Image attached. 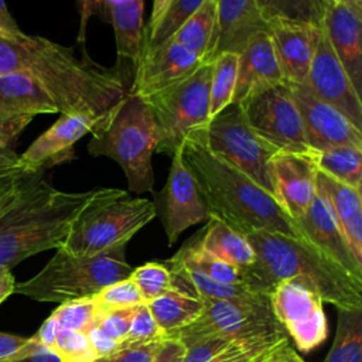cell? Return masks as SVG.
Segmentation results:
<instances>
[{"label": "cell", "mask_w": 362, "mask_h": 362, "mask_svg": "<svg viewBox=\"0 0 362 362\" xmlns=\"http://www.w3.org/2000/svg\"><path fill=\"white\" fill-rule=\"evenodd\" d=\"M10 59L11 72L30 74L61 115H85L105 122L127 93L115 71L88 58L79 61L71 48L40 35L24 33L10 40Z\"/></svg>", "instance_id": "6da1fadb"}, {"label": "cell", "mask_w": 362, "mask_h": 362, "mask_svg": "<svg viewBox=\"0 0 362 362\" xmlns=\"http://www.w3.org/2000/svg\"><path fill=\"white\" fill-rule=\"evenodd\" d=\"M180 154L199 187L211 216L243 236L266 230L304 238L297 222L272 195L242 171L214 156L195 134L187 136Z\"/></svg>", "instance_id": "7a4b0ae2"}, {"label": "cell", "mask_w": 362, "mask_h": 362, "mask_svg": "<svg viewBox=\"0 0 362 362\" xmlns=\"http://www.w3.org/2000/svg\"><path fill=\"white\" fill-rule=\"evenodd\" d=\"M255 262L242 269L243 286L270 296L288 279L308 281L321 300L337 310H362V280L349 274L305 238L257 230L246 235Z\"/></svg>", "instance_id": "3957f363"}, {"label": "cell", "mask_w": 362, "mask_h": 362, "mask_svg": "<svg viewBox=\"0 0 362 362\" xmlns=\"http://www.w3.org/2000/svg\"><path fill=\"white\" fill-rule=\"evenodd\" d=\"M93 194L59 191L42 173L25 175L0 215V267L11 269L33 255L62 247L72 221Z\"/></svg>", "instance_id": "277c9868"}, {"label": "cell", "mask_w": 362, "mask_h": 362, "mask_svg": "<svg viewBox=\"0 0 362 362\" xmlns=\"http://www.w3.org/2000/svg\"><path fill=\"white\" fill-rule=\"evenodd\" d=\"M157 147L156 122L146 99L126 93L117 107L92 132L89 154L115 160L132 192H153V153Z\"/></svg>", "instance_id": "5b68a950"}, {"label": "cell", "mask_w": 362, "mask_h": 362, "mask_svg": "<svg viewBox=\"0 0 362 362\" xmlns=\"http://www.w3.org/2000/svg\"><path fill=\"white\" fill-rule=\"evenodd\" d=\"M133 269L126 260V245L92 256L71 255L59 247L34 277L16 284L14 293L59 304L93 298L105 287L129 279Z\"/></svg>", "instance_id": "8992f818"}, {"label": "cell", "mask_w": 362, "mask_h": 362, "mask_svg": "<svg viewBox=\"0 0 362 362\" xmlns=\"http://www.w3.org/2000/svg\"><path fill=\"white\" fill-rule=\"evenodd\" d=\"M156 216L150 199L133 198L119 188L95 189L72 221L62 249L76 256H92L124 246Z\"/></svg>", "instance_id": "52a82bcc"}, {"label": "cell", "mask_w": 362, "mask_h": 362, "mask_svg": "<svg viewBox=\"0 0 362 362\" xmlns=\"http://www.w3.org/2000/svg\"><path fill=\"white\" fill-rule=\"evenodd\" d=\"M221 160L233 165L277 202L272 163L279 153L247 123L239 103H232L191 132Z\"/></svg>", "instance_id": "ba28073f"}, {"label": "cell", "mask_w": 362, "mask_h": 362, "mask_svg": "<svg viewBox=\"0 0 362 362\" xmlns=\"http://www.w3.org/2000/svg\"><path fill=\"white\" fill-rule=\"evenodd\" d=\"M211 64L201 65L187 79L150 96L156 130L157 153L174 156L187 136L209 120Z\"/></svg>", "instance_id": "9c48e42d"}, {"label": "cell", "mask_w": 362, "mask_h": 362, "mask_svg": "<svg viewBox=\"0 0 362 362\" xmlns=\"http://www.w3.org/2000/svg\"><path fill=\"white\" fill-rule=\"evenodd\" d=\"M201 315L189 325L173 332L168 338L178 339L184 346L201 339L218 338L228 342L257 341L287 337L276 320L269 301L202 300Z\"/></svg>", "instance_id": "30bf717a"}, {"label": "cell", "mask_w": 362, "mask_h": 362, "mask_svg": "<svg viewBox=\"0 0 362 362\" xmlns=\"http://www.w3.org/2000/svg\"><path fill=\"white\" fill-rule=\"evenodd\" d=\"M249 126L281 153L307 154L301 117L290 85L284 81L247 95L240 103Z\"/></svg>", "instance_id": "8fae6325"}, {"label": "cell", "mask_w": 362, "mask_h": 362, "mask_svg": "<svg viewBox=\"0 0 362 362\" xmlns=\"http://www.w3.org/2000/svg\"><path fill=\"white\" fill-rule=\"evenodd\" d=\"M273 314L300 352H311L328 335L322 300L305 280L288 279L269 296Z\"/></svg>", "instance_id": "7c38bea8"}, {"label": "cell", "mask_w": 362, "mask_h": 362, "mask_svg": "<svg viewBox=\"0 0 362 362\" xmlns=\"http://www.w3.org/2000/svg\"><path fill=\"white\" fill-rule=\"evenodd\" d=\"M262 4L267 16V34L284 81L304 85L320 38L321 16L317 20L296 18L274 10L269 1Z\"/></svg>", "instance_id": "4fadbf2b"}, {"label": "cell", "mask_w": 362, "mask_h": 362, "mask_svg": "<svg viewBox=\"0 0 362 362\" xmlns=\"http://www.w3.org/2000/svg\"><path fill=\"white\" fill-rule=\"evenodd\" d=\"M154 206L164 226L168 246H173L185 229L211 216L199 187L181 160L180 150L171 156L168 177L163 189L156 194Z\"/></svg>", "instance_id": "5bb4252c"}, {"label": "cell", "mask_w": 362, "mask_h": 362, "mask_svg": "<svg viewBox=\"0 0 362 362\" xmlns=\"http://www.w3.org/2000/svg\"><path fill=\"white\" fill-rule=\"evenodd\" d=\"M304 85L314 96L339 110L362 130V96L355 90L348 74L337 58L322 20L320 38Z\"/></svg>", "instance_id": "9a60e30c"}, {"label": "cell", "mask_w": 362, "mask_h": 362, "mask_svg": "<svg viewBox=\"0 0 362 362\" xmlns=\"http://www.w3.org/2000/svg\"><path fill=\"white\" fill-rule=\"evenodd\" d=\"M58 113L42 86L27 72L0 75V141L10 146L38 115Z\"/></svg>", "instance_id": "2e32d148"}, {"label": "cell", "mask_w": 362, "mask_h": 362, "mask_svg": "<svg viewBox=\"0 0 362 362\" xmlns=\"http://www.w3.org/2000/svg\"><path fill=\"white\" fill-rule=\"evenodd\" d=\"M288 85L301 117L307 144L313 151L338 146L362 147V130L348 117L314 96L305 85Z\"/></svg>", "instance_id": "e0dca14e"}, {"label": "cell", "mask_w": 362, "mask_h": 362, "mask_svg": "<svg viewBox=\"0 0 362 362\" xmlns=\"http://www.w3.org/2000/svg\"><path fill=\"white\" fill-rule=\"evenodd\" d=\"M321 20L337 58L362 96V1L325 0Z\"/></svg>", "instance_id": "ac0fdd59"}, {"label": "cell", "mask_w": 362, "mask_h": 362, "mask_svg": "<svg viewBox=\"0 0 362 362\" xmlns=\"http://www.w3.org/2000/svg\"><path fill=\"white\" fill-rule=\"evenodd\" d=\"M102 122L85 115H61L59 119L31 146L20 154L24 171L42 173L47 168L74 158V144L86 133H92Z\"/></svg>", "instance_id": "d6986e66"}, {"label": "cell", "mask_w": 362, "mask_h": 362, "mask_svg": "<svg viewBox=\"0 0 362 362\" xmlns=\"http://www.w3.org/2000/svg\"><path fill=\"white\" fill-rule=\"evenodd\" d=\"M202 61L184 47L168 42L148 57L140 59L134 69L132 95L147 99L191 76Z\"/></svg>", "instance_id": "ffe728a7"}, {"label": "cell", "mask_w": 362, "mask_h": 362, "mask_svg": "<svg viewBox=\"0 0 362 362\" xmlns=\"http://www.w3.org/2000/svg\"><path fill=\"white\" fill-rule=\"evenodd\" d=\"M272 170L279 204L297 222L317 195V167L311 153L279 151L273 158Z\"/></svg>", "instance_id": "44dd1931"}, {"label": "cell", "mask_w": 362, "mask_h": 362, "mask_svg": "<svg viewBox=\"0 0 362 362\" xmlns=\"http://www.w3.org/2000/svg\"><path fill=\"white\" fill-rule=\"evenodd\" d=\"M267 31V16L259 0H218L216 37L211 64L221 54L239 55L259 33Z\"/></svg>", "instance_id": "7402d4cb"}, {"label": "cell", "mask_w": 362, "mask_h": 362, "mask_svg": "<svg viewBox=\"0 0 362 362\" xmlns=\"http://www.w3.org/2000/svg\"><path fill=\"white\" fill-rule=\"evenodd\" d=\"M297 225L307 240L349 274L362 280V264L355 259L329 206L318 194L305 214L297 221Z\"/></svg>", "instance_id": "603a6c76"}, {"label": "cell", "mask_w": 362, "mask_h": 362, "mask_svg": "<svg viewBox=\"0 0 362 362\" xmlns=\"http://www.w3.org/2000/svg\"><path fill=\"white\" fill-rule=\"evenodd\" d=\"M89 14H98L113 27L117 61H130L136 69L143 45V0H102L85 1Z\"/></svg>", "instance_id": "cb8c5ba5"}, {"label": "cell", "mask_w": 362, "mask_h": 362, "mask_svg": "<svg viewBox=\"0 0 362 362\" xmlns=\"http://www.w3.org/2000/svg\"><path fill=\"white\" fill-rule=\"evenodd\" d=\"M280 82H284V78L270 35L267 31L259 33L239 54L232 103H240L252 92Z\"/></svg>", "instance_id": "d4e9b609"}, {"label": "cell", "mask_w": 362, "mask_h": 362, "mask_svg": "<svg viewBox=\"0 0 362 362\" xmlns=\"http://www.w3.org/2000/svg\"><path fill=\"white\" fill-rule=\"evenodd\" d=\"M317 194L329 206L355 259L362 264V198L356 191L317 170Z\"/></svg>", "instance_id": "484cf974"}, {"label": "cell", "mask_w": 362, "mask_h": 362, "mask_svg": "<svg viewBox=\"0 0 362 362\" xmlns=\"http://www.w3.org/2000/svg\"><path fill=\"white\" fill-rule=\"evenodd\" d=\"M201 3L202 0H156L148 24L143 31L140 59L171 42Z\"/></svg>", "instance_id": "4316f807"}, {"label": "cell", "mask_w": 362, "mask_h": 362, "mask_svg": "<svg viewBox=\"0 0 362 362\" xmlns=\"http://www.w3.org/2000/svg\"><path fill=\"white\" fill-rule=\"evenodd\" d=\"M199 247L225 263L245 269L255 262V252L246 236L215 216H209L208 225L199 232Z\"/></svg>", "instance_id": "83f0119b"}, {"label": "cell", "mask_w": 362, "mask_h": 362, "mask_svg": "<svg viewBox=\"0 0 362 362\" xmlns=\"http://www.w3.org/2000/svg\"><path fill=\"white\" fill-rule=\"evenodd\" d=\"M216 21L218 0H202L201 6L185 21L171 42L192 52L202 64H208L215 44Z\"/></svg>", "instance_id": "f1b7e54d"}, {"label": "cell", "mask_w": 362, "mask_h": 362, "mask_svg": "<svg viewBox=\"0 0 362 362\" xmlns=\"http://www.w3.org/2000/svg\"><path fill=\"white\" fill-rule=\"evenodd\" d=\"M146 304L165 337L194 322L204 310L201 298L174 288Z\"/></svg>", "instance_id": "f546056e"}, {"label": "cell", "mask_w": 362, "mask_h": 362, "mask_svg": "<svg viewBox=\"0 0 362 362\" xmlns=\"http://www.w3.org/2000/svg\"><path fill=\"white\" fill-rule=\"evenodd\" d=\"M318 171L356 189H362V147L338 146L311 151Z\"/></svg>", "instance_id": "4dcf8cb0"}, {"label": "cell", "mask_w": 362, "mask_h": 362, "mask_svg": "<svg viewBox=\"0 0 362 362\" xmlns=\"http://www.w3.org/2000/svg\"><path fill=\"white\" fill-rule=\"evenodd\" d=\"M195 239L187 242L174 256L173 259L178 263L192 267L202 273L204 276L225 284H240L243 286V272L240 267L225 263L206 252H204L198 245V236Z\"/></svg>", "instance_id": "1f68e13d"}, {"label": "cell", "mask_w": 362, "mask_h": 362, "mask_svg": "<svg viewBox=\"0 0 362 362\" xmlns=\"http://www.w3.org/2000/svg\"><path fill=\"white\" fill-rule=\"evenodd\" d=\"M322 362H362V310H338L337 334Z\"/></svg>", "instance_id": "d6a6232c"}, {"label": "cell", "mask_w": 362, "mask_h": 362, "mask_svg": "<svg viewBox=\"0 0 362 362\" xmlns=\"http://www.w3.org/2000/svg\"><path fill=\"white\" fill-rule=\"evenodd\" d=\"M236 54H221L211 62L209 82V119L232 105L238 76Z\"/></svg>", "instance_id": "836d02e7"}, {"label": "cell", "mask_w": 362, "mask_h": 362, "mask_svg": "<svg viewBox=\"0 0 362 362\" xmlns=\"http://www.w3.org/2000/svg\"><path fill=\"white\" fill-rule=\"evenodd\" d=\"M144 303H148L173 288V276L165 264L157 262L144 263L133 269L130 274Z\"/></svg>", "instance_id": "e575fe53"}, {"label": "cell", "mask_w": 362, "mask_h": 362, "mask_svg": "<svg viewBox=\"0 0 362 362\" xmlns=\"http://www.w3.org/2000/svg\"><path fill=\"white\" fill-rule=\"evenodd\" d=\"M52 314L61 329L88 332L96 324L100 311L93 298H82L59 304Z\"/></svg>", "instance_id": "d590c367"}, {"label": "cell", "mask_w": 362, "mask_h": 362, "mask_svg": "<svg viewBox=\"0 0 362 362\" xmlns=\"http://www.w3.org/2000/svg\"><path fill=\"white\" fill-rule=\"evenodd\" d=\"M52 351L62 362H95L96 354L86 332L59 329Z\"/></svg>", "instance_id": "8d00e7d4"}, {"label": "cell", "mask_w": 362, "mask_h": 362, "mask_svg": "<svg viewBox=\"0 0 362 362\" xmlns=\"http://www.w3.org/2000/svg\"><path fill=\"white\" fill-rule=\"evenodd\" d=\"M93 301L98 305L99 311L130 308L144 303L136 284L132 281L130 277L105 287L93 297Z\"/></svg>", "instance_id": "74e56055"}, {"label": "cell", "mask_w": 362, "mask_h": 362, "mask_svg": "<svg viewBox=\"0 0 362 362\" xmlns=\"http://www.w3.org/2000/svg\"><path fill=\"white\" fill-rule=\"evenodd\" d=\"M286 338H288V337L232 342L209 362H249V361L263 355L264 352H267L269 349H272L274 345H277L280 341H283Z\"/></svg>", "instance_id": "f35d334b"}, {"label": "cell", "mask_w": 362, "mask_h": 362, "mask_svg": "<svg viewBox=\"0 0 362 362\" xmlns=\"http://www.w3.org/2000/svg\"><path fill=\"white\" fill-rule=\"evenodd\" d=\"M165 338L148 342H123L119 349L107 356L95 359V362H151L164 345Z\"/></svg>", "instance_id": "ab89813d"}, {"label": "cell", "mask_w": 362, "mask_h": 362, "mask_svg": "<svg viewBox=\"0 0 362 362\" xmlns=\"http://www.w3.org/2000/svg\"><path fill=\"white\" fill-rule=\"evenodd\" d=\"M160 338H165V334L158 328L147 304L137 305L124 342H148Z\"/></svg>", "instance_id": "60d3db41"}, {"label": "cell", "mask_w": 362, "mask_h": 362, "mask_svg": "<svg viewBox=\"0 0 362 362\" xmlns=\"http://www.w3.org/2000/svg\"><path fill=\"white\" fill-rule=\"evenodd\" d=\"M134 311L136 307L100 311L96 325L112 339H115L119 344H123L127 338Z\"/></svg>", "instance_id": "b9f144b4"}, {"label": "cell", "mask_w": 362, "mask_h": 362, "mask_svg": "<svg viewBox=\"0 0 362 362\" xmlns=\"http://www.w3.org/2000/svg\"><path fill=\"white\" fill-rule=\"evenodd\" d=\"M230 344L232 342L218 338L197 341L185 346V355L182 362H209Z\"/></svg>", "instance_id": "7bdbcfd3"}, {"label": "cell", "mask_w": 362, "mask_h": 362, "mask_svg": "<svg viewBox=\"0 0 362 362\" xmlns=\"http://www.w3.org/2000/svg\"><path fill=\"white\" fill-rule=\"evenodd\" d=\"M8 362H62L59 356L49 348L41 345L34 337H30L23 352Z\"/></svg>", "instance_id": "ee69618b"}, {"label": "cell", "mask_w": 362, "mask_h": 362, "mask_svg": "<svg viewBox=\"0 0 362 362\" xmlns=\"http://www.w3.org/2000/svg\"><path fill=\"white\" fill-rule=\"evenodd\" d=\"M30 337L0 332V362H8L20 355L28 344Z\"/></svg>", "instance_id": "f6af8a7d"}, {"label": "cell", "mask_w": 362, "mask_h": 362, "mask_svg": "<svg viewBox=\"0 0 362 362\" xmlns=\"http://www.w3.org/2000/svg\"><path fill=\"white\" fill-rule=\"evenodd\" d=\"M86 334H88L90 345H92V348H93V351L96 354V359L113 354L120 346L119 342H116L109 335H106L96 324L93 327H90Z\"/></svg>", "instance_id": "bcb514c9"}, {"label": "cell", "mask_w": 362, "mask_h": 362, "mask_svg": "<svg viewBox=\"0 0 362 362\" xmlns=\"http://www.w3.org/2000/svg\"><path fill=\"white\" fill-rule=\"evenodd\" d=\"M259 362H305L298 354L294 351V348L290 345L288 338L280 341L277 345H274L272 349H269L266 354H263L259 358Z\"/></svg>", "instance_id": "7dc6e473"}, {"label": "cell", "mask_w": 362, "mask_h": 362, "mask_svg": "<svg viewBox=\"0 0 362 362\" xmlns=\"http://www.w3.org/2000/svg\"><path fill=\"white\" fill-rule=\"evenodd\" d=\"M25 175L27 174L24 173H17L0 178V215L16 198L20 188V182Z\"/></svg>", "instance_id": "c3c4849f"}, {"label": "cell", "mask_w": 362, "mask_h": 362, "mask_svg": "<svg viewBox=\"0 0 362 362\" xmlns=\"http://www.w3.org/2000/svg\"><path fill=\"white\" fill-rule=\"evenodd\" d=\"M17 173L27 174L21 164L20 154H17L10 146H6L0 141V178Z\"/></svg>", "instance_id": "681fc988"}, {"label": "cell", "mask_w": 362, "mask_h": 362, "mask_svg": "<svg viewBox=\"0 0 362 362\" xmlns=\"http://www.w3.org/2000/svg\"><path fill=\"white\" fill-rule=\"evenodd\" d=\"M184 355L185 346L178 339L167 337L164 345L151 362H182Z\"/></svg>", "instance_id": "f907efd6"}, {"label": "cell", "mask_w": 362, "mask_h": 362, "mask_svg": "<svg viewBox=\"0 0 362 362\" xmlns=\"http://www.w3.org/2000/svg\"><path fill=\"white\" fill-rule=\"evenodd\" d=\"M59 324L57 321V318L54 317V314H51L44 322L42 325L40 327V329L33 335L41 345L49 348L52 351L54 348V344H55V339H57V335L59 332Z\"/></svg>", "instance_id": "816d5d0a"}, {"label": "cell", "mask_w": 362, "mask_h": 362, "mask_svg": "<svg viewBox=\"0 0 362 362\" xmlns=\"http://www.w3.org/2000/svg\"><path fill=\"white\" fill-rule=\"evenodd\" d=\"M0 33L3 34V38L7 40H13L24 34V31L18 27V24L10 14L8 7L4 1H0Z\"/></svg>", "instance_id": "f5cc1de1"}, {"label": "cell", "mask_w": 362, "mask_h": 362, "mask_svg": "<svg viewBox=\"0 0 362 362\" xmlns=\"http://www.w3.org/2000/svg\"><path fill=\"white\" fill-rule=\"evenodd\" d=\"M16 280L7 267H0V304L14 293L16 290Z\"/></svg>", "instance_id": "db71d44e"}, {"label": "cell", "mask_w": 362, "mask_h": 362, "mask_svg": "<svg viewBox=\"0 0 362 362\" xmlns=\"http://www.w3.org/2000/svg\"><path fill=\"white\" fill-rule=\"evenodd\" d=\"M264 354H266V352H264ZM260 356H262V355H260ZM260 356H257V358H255V359H252V361H249V362H259V358H260Z\"/></svg>", "instance_id": "11a10c76"}, {"label": "cell", "mask_w": 362, "mask_h": 362, "mask_svg": "<svg viewBox=\"0 0 362 362\" xmlns=\"http://www.w3.org/2000/svg\"><path fill=\"white\" fill-rule=\"evenodd\" d=\"M0 37H1V38H3V34H1V33H0Z\"/></svg>", "instance_id": "9f6ffc18"}]
</instances>
